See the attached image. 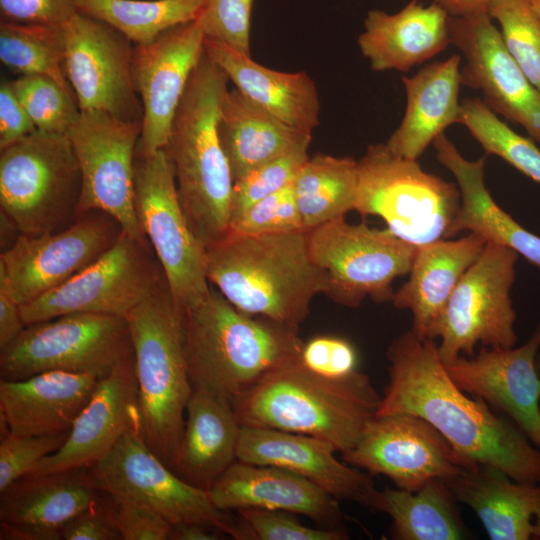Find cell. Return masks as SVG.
I'll list each match as a JSON object with an SVG mask.
<instances>
[{
	"label": "cell",
	"instance_id": "6da1fadb",
	"mask_svg": "<svg viewBox=\"0 0 540 540\" xmlns=\"http://www.w3.org/2000/svg\"><path fill=\"white\" fill-rule=\"evenodd\" d=\"M387 359L389 380L376 416L421 417L470 461L499 468L518 482H540V451L512 421L456 385L434 340L410 329L390 343Z\"/></svg>",
	"mask_w": 540,
	"mask_h": 540
},
{
	"label": "cell",
	"instance_id": "7a4b0ae2",
	"mask_svg": "<svg viewBox=\"0 0 540 540\" xmlns=\"http://www.w3.org/2000/svg\"><path fill=\"white\" fill-rule=\"evenodd\" d=\"M204 250L209 283L250 315L299 328L315 296L328 291V273L311 258L306 230L228 231Z\"/></svg>",
	"mask_w": 540,
	"mask_h": 540
},
{
	"label": "cell",
	"instance_id": "3957f363",
	"mask_svg": "<svg viewBox=\"0 0 540 540\" xmlns=\"http://www.w3.org/2000/svg\"><path fill=\"white\" fill-rule=\"evenodd\" d=\"M191 384L233 402L267 374L300 359L299 328L244 313L215 287L182 310Z\"/></svg>",
	"mask_w": 540,
	"mask_h": 540
},
{
	"label": "cell",
	"instance_id": "277c9868",
	"mask_svg": "<svg viewBox=\"0 0 540 540\" xmlns=\"http://www.w3.org/2000/svg\"><path fill=\"white\" fill-rule=\"evenodd\" d=\"M381 397L364 372L329 378L299 359L267 374L232 405L241 426L310 435L344 454L376 417Z\"/></svg>",
	"mask_w": 540,
	"mask_h": 540
},
{
	"label": "cell",
	"instance_id": "5b68a950",
	"mask_svg": "<svg viewBox=\"0 0 540 540\" xmlns=\"http://www.w3.org/2000/svg\"><path fill=\"white\" fill-rule=\"evenodd\" d=\"M229 79L205 53L171 124L165 151L188 224L205 248L229 231L234 180L218 133Z\"/></svg>",
	"mask_w": 540,
	"mask_h": 540
},
{
	"label": "cell",
	"instance_id": "8992f818",
	"mask_svg": "<svg viewBox=\"0 0 540 540\" xmlns=\"http://www.w3.org/2000/svg\"><path fill=\"white\" fill-rule=\"evenodd\" d=\"M125 318L133 347L142 432L150 449L171 469L193 386L184 350L182 310L166 278Z\"/></svg>",
	"mask_w": 540,
	"mask_h": 540
},
{
	"label": "cell",
	"instance_id": "52a82bcc",
	"mask_svg": "<svg viewBox=\"0 0 540 540\" xmlns=\"http://www.w3.org/2000/svg\"><path fill=\"white\" fill-rule=\"evenodd\" d=\"M80 166L67 134L34 131L1 150V212L21 235L67 228L79 216Z\"/></svg>",
	"mask_w": 540,
	"mask_h": 540
},
{
	"label": "cell",
	"instance_id": "ba28073f",
	"mask_svg": "<svg viewBox=\"0 0 540 540\" xmlns=\"http://www.w3.org/2000/svg\"><path fill=\"white\" fill-rule=\"evenodd\" d=\"M460 202L458 186L385 143L369 145L357 160L354 210L382 218L393 234L417 247L447 239Z\"/></svg>",
	"mask_w": 540,
	"mask_h": 540
},
{
	"label": "cell",
	"instance_id": "9c48e42d",
	"mask_svg": "<svg viewBox=\"0 0 540 540\" xmlns=\"http://www.w3.org/2000/svg\"><path fill=\"white\" fill-rule=\"evenodd\" d=\"M98 489L112 497L149 505L171 524L199 523L237 540H255L238 513L218 509L207 490L173 472L148 446L141 421L133 424L112 450L88 468Z\"/></svg>",
	"mask_w": 540,
	"mask_h": 540
},
{
	"label": "cell",
	"instance_id": "30bf717a",
	"mask_svg": "<svg viewBox=\"0 0 540 540\" xmlns=\"http://www.w3.org/2000/svg\"><path fill=\"white\" fill-rule=\"evenodd\" d=\"M0 351V379L10 381L47 371L101 379L134 356L126 318L95 313L27 325Z\"/></svg>",
	"mask_w": 540,
	"mask_h": 540
},
{
	"label": "cell",
	"instance_id": "8fae6325",
	"mask_svg": "<svg viewBox=\"0 0 540 540\" xmlns=\"http://www.w3.org/2000/svg\"><path fill=\"white\" fill-rule=\"evenodd\" d=\"M134 192L141 228L176 305L183 310L205 297L211 286L204 247L185 217L173 167L164 148L151 153L135 151Z\"/></svg>",
	"mask_w": 540,
	"mask_h": 540
},
{
	"label": "cell",
	"instance_id": "7c38bea8",
	"mask_svg": "<svg viewBox=\"0 0 540 540\" xmlns=\"http://www.w3.org/2000/svg\"><path fill=\"white\" fill-rule=\"evenodd\" d=\"M517 259L514 250L488 242L462 276L436 332L438 352L445 365L460 355L474 356L479 343L501 349L516 345L511 290Z\"/></svg>",
	"mask_w": 540,
	"mask_h": 540
},
{
	"label": "cell",
	"instance_id": "4fadbf2b",
	"mask_svg": "<svg viewBox=\"0 0 540 540\" xmlns=\"http://www.w3.org/2000/svg\"><path fill=\"white\" fill-rule=\"evenodd\" d=\"M313 261L326 270V295L334 302L358 307L366 297L391 302L393 281L408 274L417 246L389 229L350 224L341 217L308 231Z\"/></svg>",
	"mask_w": 540,
	"mask_h": 540
},
{
	"label": "cell",
	"instance_id": "5bb4252c",
	"mask_svg": "<svg viewBox=\"0 0 540 540\" xmlns=\"http://www.w3.org/2000/svg\"><path fill=\"white\" fill-rule=\"evenodd\" d=\"M164 278L148 238L123 231L98 260L20 311L26 326L73 313L125 318Z\"/></svg>",
	"mask_w": 540,
	"mask_h": 540
},
{
	"label": "cell",
	"instance_id": "9a60e30c",
	"mask_svg": "<svg viewBox=\"0 0 540 540\" xmlns=\"http://www.w3.org/2000/svg\"><path fill=\"white\" fill-rule=\"evenodd\" d=\"M123 231L112 215L90 210L58 232L21 235L0 255V289L20 306L29 303L98 260Z\"/></svg>",
	"mask_w": 540,
	"mask_h": 540
},
{
	"label": "cell",
	"instance_id": "2e32d148",
	"mask_svg": "<svg viewBox=\"0 0 540 540\" xmlns=\"http://www.w3.org/2000/svg\"><path fill=\"white\" fill-rule=\"evenodd\" d=\"M141 128V121L85 111L67 132L82 176L79 215L90 210L106 212L124 232L136 237H146L134 196V160Z\"/></svg>",
	"mask_w": 540,
	"mask_h": 540
},
{
	"label": "cell",
	"instance_id": "e0dca14e",
	"mask_svg": "<svg viewBox=\"0 0 540 540\" xmlns=\"http://www.w3.org/2000/svg\"><path fill=\"white\" fill-rule=\"evenodd\" d=\"M343 461L370 475H384L415 491L432 479H449L477 463L461 455L429 422L411 414L376 416Z\"/></svg>",
	"mask_w": 540,
	"mask_h": 540
},
{
	"label": "cell",
	"instance_id": "ac0fdd59",
	"mask_svg": "<svg viewBox=\"0 0 540 540\" xmlns=\"http://www.w3.org/2000/svg\"><path fill=\"white\" fill-rule=\"evenodd\" d=\"M63 28L65 74L80 111H104L142 122L132 77L134 44L107 23L80 12Z\"/></svg>",
	"mask_w": 540,
	"mask_h": 540
},
{
	"label": "cell",
	"instance_id": "d6986e66",
	"mask_svg": "<svg viewBox=\"0 0 540 540\" xmlns=\"http://www.w3.org/2000/svg\"><path fill=\"white\" fill-rule=\"evenodd\" d=\"M449 32L465 59L461 83L480 90L492 111L522 126L540 145V91L506 49L489 14L449 16Z\"/></svg>",
	"mask_w": 540,
	"mask_h": 540
},
{
	"label": "cell",
	"instance_id": "ffe728a7",
	"mask_svg": "<svg viewBox=\"0 0 540 540\" xmlns=\"http://www.w3.org/2000/svg\"><path fill=\"white\" fill-rule=\"evenodd\" d=\"M205 38L197 17L170 28L149 44L134 45L132 77L143 109L137 152L165 148L175 113L204 54Z\"/></svg>",
	"mask_w": 540,
	"mask_h": 540
},
{
	"label": "cell",
	"instance_id": "44dd1931",
	"mask_svg": "<svg viewBox=\"0 0 540 540\" xmlns=\"http://www.w3.org/2000/svg\"><path fill=\"white\" fill-rule=\"evenodd\" d=\"M540 324L520 347L458 356L446 369L464 392L502 411L540 451Z\"/></svg>",
	"mask_w": 540,
	"mask_h": 540
},
{
	"label": "cell",
	"instance_id": "7402d4cb",
	"mask_svg": "<svg viewBox=\"0 0 540 540\" xmlns=\"http://www.w3.org/2000/svg\"><path fill=\"white\" fill-rule=\"evenodd\" d=\"M100 494L88 468L29 473L0 492V538L61 540L66 524Z\"/></svg>",
	"mask_w": 540,
	"mask_h": 540
},
{
	"label": "cell",
	"instance_id": "603a6c76",
	"mask_svg": "<svg viewBox=\"0 0 540 540\" xmlns=\"http://www.w3.org/2000/svg\"><path fill=\"white\" fill-rule=\"evenodd\" d=\"M138 421L141 414L133 356L99 380L64 444L30 473L89 468L102 460Z\"/></svg>",
	"mask_w": 540,
	"mask_h": 540
},
{
	"label": "cell",
	"instance_id": "cb8c5ba5",
	"mask_svg": "<svg viewBox=\"0 0 540 540\" xmlns=\"http://www.w3.org/2000/svg\"><path fill=\"white\" fill-rule=\"evenodd\" d=\"M336 452L331 443L310 435L241 426L237 460L287 469L337 500L367 507L376 490L370 474L338 460Z\"/></svg>",
	"mask_w": 540,
	"mask_h": 540
},
{
	"label": "cell",
	"instance_id": "d4e9b609",
	"mask_svg": "<svg viewBox=\"0 0 540 540\" xmlns=\"http://www.w3.org/2000/svg\"><path fill=\"white\" fill-rule=\"evenodd\" d=\"M208 493L213 504L222 511L278 510L304 515L322 527H342L339 500L284 468L236 460Z\"/></svg>",
	"mask_w": 540,
	"mask_h": 540
},
{
	"label": "cell",
	"instance_id": "484cf974",
	"mask_svg": "<svg viewBox=\"0 0 540 540\" xmlns=\"http://www.w3.org/2000/svg\"><path fill=\"white\" fill-rule=\"evenodd\" d=\"M100 378L47 371L21 380L0 379V412L6 430L17 436L69 432Z\"/></svg>",
	"mask_w": 540,
	"mask_h": 540
},
{
	"label": "cell",
	"instance_id": "4316f807",
	"mask_svg": "<svg viewBox=\"0 0 540 540\" xmlns=\"http://www.w3.org/2000/svg\"><path fill=\"white\" fill-rule=\"evenodd\" d=\"M451 44L449 15L438 4L411 0L396 13L370 10L358 37L362 55L373 71L408 72Z\"/></svg>",
	"mask_w": 540,
	"mask_h": 540
},
{
	"label": "cell",
	"instance_id": "83f0119b",
	"mask_svg": "<svg viewBox=\"0 0 540 540\" xmlns=\"http://www.w3.org/2000/svg\"><path fill=\"white\" fill-rule=\"evenodd\" d=\"M486 241L470 232L459 239H440L417 248L409 279L394 292L391 303L411 311V331L420 339H436L446 305Z\"/></svg>",
	"mask_w": 540,
	"mask_h": 540
},
{
	"label": "cell",
	"instance_id": "f1b7e54d",
	"mask_svg": "<svg viewBox=\"0 0 540 540\" xmlns=\"http://www.w3.org/2000/svg\"><path fill=\"white\" fill-rule=\"evenodd\" d=\"M204 51L237 90L282 122L308 133L319 125V93L306 72L273 70L210 38H205Z\"/></svg>",
	"mask_w": 540,
	"mask_h": 540
},
{
	"label": "cell",
	"instance_id": "f546056e",
	"mask_svg": "<svg viewBox=\"0 0 540 540\" xmlns=\"http://www.w3.org/2000/svg\"><path fill=\"white\" fill-rule=\"evenodd\" d=\"M438 161L457 181L460 207L447 239L468 230L486 243L505 246L540 270V237L522 227L493 200L484 181L486 155L470 161L443 133L432 143Z\"/></svg>",
	"mask_w": 540,
	"mask_h": 540
},
{
	"label": "cell",
	"instance_id": "4dcf8cb0",
	"mask_svg": "<svg viewBox=\"0 0 540 540\" xmlns=\"http://www.w3.org/2000/svg\"><path fill=\"white\" fill-rule=\"evenodd\" d=\"M240 431L231 401L207 389L194 388L171 470L208 491L237 460Z\"/></svg>",
	"mask_w": 540,
	"mask_h": 540
},
{
	"label": "cell",
	"instance_id": "1f68e13d",
	"mask_svg": "<svg viewBox=\"0 0 540 540\" xmlns=\"http://www.w3.org/2000/svg\"><path fill=\"white\" fill-rule=\"evenodd\" d=\"M461 57L454 54L419 69L411 77L403 76L406 108L387 147L396 155L418 160L444 130L459 123Z\"/></svg>",
	"mask_w": 540,
	"mask_h": 540
},
{
	"label": "cell",
	"instance_id": "d6a6232c",
	"mask_svg": "<svg viewBox=\"0 0 540 540\" xmlns=\"http://www.w3.org/2000/svg\"><path fill=\"white\" fill-rule=\"evenodd\" d=\"M458 502L470 507L492 540H528L540 508V486L518 482L491 465L444 480Z\"/></svg>",
	"mask_w": 540,
	"mask_h": 540
},
{
	"label": "cell",
	"instance_id": "836d02e7",
	"mask_svg": "<svg viewBox=\"0 0 540 540\" xmlns=\"http://www.w3.org/2000/svg\"><path fill=\"white\" fill-rule=\"evenodd\" d=\"M218 133L234 181L312 139L311 133L287 125L236 88L223 97Z\"/></svg>",
	"mask_w": 540,
	"mask_h": 540
},
{
	"label": "cell",
	"instance_id": "e575fe53",
	"mask_svg": "<svg viewBox=\"0 0 540 540\" xmlns=\"http://www.w3.org/2000/svg\"><path fill=\"white\" fill-rule=\"evenodd\" d=\"M458 500L443 479H432L415 491L376 489L367 507L392 519L391 536L397 540H459L469 531Z\"/></svg>",
	"mask_w": 540,
	"mask_h": 540
},
{
	"label": "cell",
	"instance_id": "d590c367",
	"mask_svg": "<svg viewBox=\"0 0 540 540\" xmlns=\"http://www.w3.org/2000/svg\"><path fill=\"white\" fill-rule=\"evenodd\" d=\"M292 186L302 222L310 231L354 210L357 160L316 154L304 163Z\"/></svg>",
	"mask_w": 540,
	"mask_h": 540
},
{
	"label": "cell",
	"instance_id": "8d00e7d4",
	"mask_svg": "<svg viewBox=\"0 0 540 540\" xmlns=\"http://www.w3.org/2000/svg\"><path fill=\"white\" fill-rule=\"evenodd\" d=\"M204 0H78V12L112 26L134 45L153 42L172 27L195 20Z\"/></svg>",
	"mask_w": 540,
	"mask_h": 540
},
{
	"label": "cell",
	"instance_id": "74e56055",
	"mask_svg": "<svg viewBox=\"0 0 540 540\" xmlns=\"http://www.w3.org/2000/svg\"><path fill=\"white\" fill-rule=\"evenodd\" d=\"M63 25L0 21V60L21 75H41L74 94L65 74Z\"/></svg>",
	"mask_w": 540,
	"mask_h": 540
},
{
	"label": "cell",
	"instance_id": "f35d334b",
	"mask_svg": "<svg viewBox=\"0 0 540 540\" xmlns=\"http://www.w3.org/2000/svg\"><path fill=\"white\" fill-rule=\"evenodd\" d=\"M459 123L482 146L540 184V149L531 138L512 130L483 100L467 98L460 105Z\"/></svg>",
	"mask_w": 540,
	"mask_h": 540
},
{
	"label": "cell",
	"instance_id": "ab89813d",
	"mask_svg": "<svg viewBox=\"0 0 540 540\" xmlns=\"http://www.w3.org/2000/svg\"><path fill=\"white\" fill-rule=\"evenodd\" d=\"M10 84L38 131L67 134L80 115L75 95L49 77L21 75Z\"/></svg>",
	"mask_w": 540,
	"mask_h": 540
},
{
	"label": "cell",
	"instance_id": "60d3db41",
	"mask_svg": "<svg viewBox=\"0 0 540 540\" xmlns=\"http://www.w3.org/2000/svg\"><path fill=\"white\" fill-rule=\"evenodd\" d=\"M488 14L500 26L503 43L540 91V22L528 0H493Z\"/></svg>",
	"mask_w": 540,
	"mask_h": 540
},
{
	"label": "cell",
	"instance_id": "b9f144b4",
	"mask_svg": "<svg viewBox=\"0 0 540 540\" xmlns=\"http://www.w3.org/2000/svg\"><path fill=\"white\" fill-rule=\"evenodd\" d=\"M310 143L311 139L303 141L288 152L263 163L244 177L234 181L230 202V222L256 202L292 184L309 158Z\"/></svg>",
	"mask_w": 540,
	"mask_h": 540
},
{
	"label": "cell",
	"instance_id": "7bdbcfd3",
	"mask_svg": "<svg viewBox=\"0 0 540 540\" xmlns=\"http://www.w3.org/2000/svg\"><path fill=\"white\" fill-rule=\"evenodd\" d=\"M303 230L292 184L256 202L229 225L231 232L251 235Z\"/></svg>",
	"mask_w": 540,
	"mask_h": 540
},
{
	"label": "cell",
	"instance_id": "ee69618b",
	"mask_svg": "<svg viewBox=\"0 0 540 540\" xmlns=\"http://www.w3.org/2000/svg\"><path fill=\"white\" fill-rule=\"evenodd\" d=\"M254 0H204L198 15L206 38L251 55L250 28Z\"/></svg>",
	"mask_w": 540,
	"mask_h": 540
},
{
	"label": "cell",
	"instance_id": "f6af8a7d",
	"mask_svg": "<svg viewBox=\"0 0 540 540\" xmlns=\"http://www.w3.org/2000/svg\"><path fill=\"white\" fill-rule=\"evenodd\" d=\"M68 433L17 436L6 430L0 441V492L30 473L43 458L56 452Z\"/></svg>",
	"mask_w": 540,
	"mask_h": 540
},
{
	"label": "cell",
	"instance_id": "bcb514c9",
	"mask_svg": "<svg viewBox=\"0 0 540 540\" xmlns=\"http://www.w3.org/2000/svg\"><path fill=\"white\" fill-rule=\"evenodd\" d=\"M237 513L249 524L255 540H346L349 538V534L343 527H309L289 512L244 508L238 510Z\"/></svg>",
	"mask_w": 540,
	"mask_h": 540
},
{
	"label": "cell",
	"instance_id": "7dc6e473",
	"mask_svg": "<svg viewBox=\"0 0 540 540\" xmlns=\"http://www.w3.org/2000/svg\"><path fill=\"white\" fill-rule=\"evenodd\" d=\"M301 363L311 371L329 377L343 378L357 370V352L348 340L320 335L304 342Z\"/></svg>",
	"mask_w": 540,
	"mask_h": 540
},
{
	"label": "cell",
	"instance_id": "c3c4849f",
	"mask_svg": "<svg viewBox=\"0 0 540 540\" xmlns=\"http://www.w3.org/2000/svg\"><path fill=\"white\" fill-rule=\"evenodd\" d=\"M107 496L121 539L168 540L171 523L155 509L135 500Z\"/></svg>",
	"mask_w": 540,
	"mask_h": 540
},
{
	"label": "cell",
	"instance_id": "681fc988",
	"mask_svg": "<svg viewBox=\"0 0 540 540\" xmlns=\"http://www.w3.org/2000/svg\"><path fill=\"white\" fill-rule=\"evenodd\" d=\"M78 0H0L1 20L40 25H63L77 10Z\"/></svg>",
	"mask_w": 540,
	"mask_h": 540
},
{
	"label": "cell",
	"instance_id": "f907efd6",
	"mask_svg": "<svg viewBox=\"0 0 540 540\" xmlns=\"http://www.w3.org/2000/svg\"><path fill=\"white\" fill-rule=\"evenodd\" d=\"M102 496L103 493L101 492L89 507L66 524L62 531L63 540L121 539L109 498L107 495L106 497Z\"/></svg>",
	"mask_w": 540,
	"mask_h": 540
},
{
	"label": "cell",
	"instance_id": "816d5d0a",
	"mask_svg": "<svg viewBox=\"0 0 540 540\" xmlns=\"http://www.w3.org/2000/svg\"><path fill=\"white\" fill-rule=\"evenodd\" d=\"M36 131L10 82L0 85V150Z\"/></svg>",
	"mask_w": 540,
	"mask_h": 540
},
{
	"label": "cell",
	"instance_id": "f5cc1de1",
	"mask_svg": "<svg viewBox=\"0 0 540 540\" xmlns=\"http://www.w3.org/2000/svg\"><path fill=\"white\" fill-rule=\"evenodd\" d=\"M25 327L20 305L0 289V350L15 340Z\"/></svg>",
	"mask_w": 540,
	"mask_h": 540
},
{
	"label": "cell",
	"instance_id": "db71d44e",
	"mask_svg": "<svg viewBox=\"0 0 540 540\" xmlns=\"http://www.w3.org/2000/svg\"><path fill=\"white\" fill-rule=\"evenodd\" d=\"M221 531L199 523L171 524L168 540H216ZM223 534V533H222Z\"/></svg>",
	"mask_w": 540,
	"mask_h": 540
},
{
	"label": "cell",
	"instance_id": "11a10c76",
	"mask_svg": "<svg viewBox=\"0 0 540 540\" xmlns=\"http://www.w3.org/2000/svg\"><path fill=\"white\" fill-rule=\"evenodd\" d=\"M493 0H432L441 6L449 16L467 17L488 13V7Z\"/></svg>",
	"mask_w": 540,
	"mask_h": 540
},
{
	"label": "cell",
	"instance_id": "9f6ffc18",
	"mask_svg": "<svg viewBox=\"0 0 540 540\" xmlns=\"http://www.w3.org/2000/svg\"><path fill=\"white\" fill-rule=\"evenodd\" d=\"M532 537L540 539V508L537 510L533 518Z\"/></svg>",
	"mask_w": 540,
	"mask_h": 540
},
{
	"label": "cell",
	"instance_id": "6f0895ef",
	"mask_svg": "<svg viewBox=\"0 0 540 540\" xmlns=\"http://www.w3.org/2000/svg\"><path fill=\"white\" fill-rule=\"evenodd\" d=\"M529 4L534 11L536 17L538 18L540 22V0H528Z\"/></svg>",
	"mask_w": 540,
	"mask_h": 540
},
{
	"label": "cell",
	"instance_id": "680465c9",
	"mask_svg": "<svg viewBox=\"0 0 540 540\" xmlns=\"http://www.w3.org/2000/svg\"><path fill=\"white\" fill-rule=\"evenodd\" d=\"M536 367H537L538 374L540 375V354L537 355Z\"/></svg>",
	"mask_w": 540,
	"mask_h": 540
}]
</instances>
